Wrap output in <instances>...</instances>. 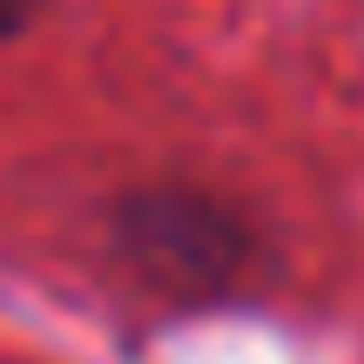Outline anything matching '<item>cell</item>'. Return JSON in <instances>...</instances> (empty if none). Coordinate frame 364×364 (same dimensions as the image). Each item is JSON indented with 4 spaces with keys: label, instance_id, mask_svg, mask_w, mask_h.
<instances>
[{
    "label": "cell",
    "instance_id": "1",
    "mask_svg": "<svg viewBox=\"0 0 364 364\" xmlns=\"http://www.w3.org/2000/svg\"><path fill=\"white\" fill-rule=\"evenodd\" d=\"M27 14H34V0H0V34H7V27H21Z\"/></svg>",
    "mask_w": 364,
    "mask_h": 364
}]
</instances>
